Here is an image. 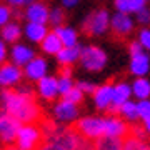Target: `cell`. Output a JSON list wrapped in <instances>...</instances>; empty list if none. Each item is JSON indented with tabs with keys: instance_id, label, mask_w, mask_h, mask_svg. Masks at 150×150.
<instances>
[{
	"instance_id": "38",
	"label": "cell",
	"mask_w": 150,
	"mask_h": 150,
	"mask_svg": "<svg viewBox=\"0 0 150 150\" xmlns=\"http://www.w3.org/2000/svg\"><path fill=\"white\" fill-rule=\"evenodd\" d=\"M130 54H132V57L142 54V43L140 42H132L130 43Z\"/></svg>"
},
{
	"instance_id": "34",
	"label": "cell",
	"mask_w": 150,
	"mask_h": 150,
	"mask_svg": "<svg viewBox=\"0 0 150 150\" xmlns=\"http://www.w3.org/2000/svg\"><path fill=\"white\" fill-rule=\"evenodd\" d=\"M10 15H12V10L8 8V7H5V5L0 7V25H4L5 22H8Z\"/></svg>"
},
{
	"instance_id": "42",
	"label": "cell",
	"mask_w": 150,
	"mask_h": 150,
	"mask_svg": "<svg viewBox=\"0 0 150 150\" xmlns=\"http://www.w3.org/2000/svg\"><path fill=\"white\" fill-rule=\"evenodd\" d=\"M75 4H77V0H64V5H67V7H72Z\"/></svg>"
},
{
	"instance_id": "25",
	"label": "cell",
	"mask_w": 150,
	"mask_h": 150,
	"mask_svg": "<svg viewBox=\"0 0 150 150\" xmlns=\"http://www.w3.org/2000/svg\"><path fill=\"white\" fill-rule=\"evenodd\" d=\"M55 32L59 33V37L62 38L64 47H75V43H77V33H75V30L65 28V27H59Z\"/></svg>"
},
{
	"instance_id": "32",
	"label": "cell",
	"mask_w": 150,
	"mask_h": 150,
	"mask_svg": "<svg viewBox=\"0 0 150 150\" xmlns=\"http://www.w3.org/2000/svg\"><path fill=\"white\" fill-rule=\"evenodd\" d=\"M77 150H95V142L82 135V140L79 144V147H77Z\"/></svg>"
},
{
	"instance_id": "6",
	"label": "cell",
	"mask_w": 150,
	"mask_h": 150,
	"mask_svg": "<svg viewBox=\"0 0 150 150\" xmlns=\"http://www.w3.org/2000/svg\"><path fill=\"white\" fill-rule=\"evenodd\" d=\"M20 129V120L12 117L10 113H0V140L4 142V145H10L13 140H17Z\"/></svg>"
},
{
	"instance_id": "37",
	"label": "cell",
	"mask_w": 150,
	"mask_h": 150,
	"mask_svg": "<svg viewBox=\"0 0 150 150\" xmlns=\"http://www.w3.org/2000/svg\"><path fill=\"white\" fill-rule=\"evenodd\" d=\"M77 87H79L82 92H90V93H93V92L98 88L97 85H93V83H87V82H79V83H77Z\"/></svg>"
},
{
	"instance_id": "13",
	"label": "cell",
	"mask_w": 150,
	"mask_h": 150,
	"mask_svg": "<svg viewBox=\"0 0 150 150\" xmlns=\"http://www.w3.org/2000/svg\"><path fill=\"white\" fill-rule=\"evenodd\" d=\"M45 72H47V62L42 59V57H35L27 64V69H25V77L30 79V80H40L45 77Z\"/></svg>"
},
{
	"instance_id": "23",
	"label": "cell",
	"mask_w": 150,
	"mask_h": 150,
	"mask_svg": "<svg viewBox=\"0 0 150 150\" xmlns=\"http://www.w3.org/2000/svg\"><path fill=\"white\" fill-rule=\"evenodd\" d=\"M129 97H130V87L127 83H118L117 87H113L112 103H115V105H123L125 102H129Z\"/></svg>"
},
{
	"instance_id": "36",
	"label": "cell",
	"mask_w": 150,
	"mask_h": 150,
	"mask_svg": "<svg viewBox=\"0 0 150 150\" xmlns=\"http://www.w3.org/2000/svg\"><path fill=\"white\" fill-rule=\"evenodd\" d=\"M140 43H142L145 48L150 50V30H142V32H140Z\"/></svg>"
},
{
	"instance_id": "39",
	"label": "cell",
	"mask_w": 150,
	"mask_h": 150,
	"mask_svg": "<svg viewBox=\"0 0 150 150\" xmlns=\"http://www.w3.org/2000/svg\"><path fill=\"white\" fill-rule=\"evenodd\" d=\"M40 150H64V149H60L59 145H55L54 142H45V144L40 147Z\"/></svg>"
},
{
	"instance_id": "5",
	"label": "cell",
	"mask_w": 150,
	"mask_h": 150,
	"mask_svg": "<svg viewBox=\"0 0 150 150\" xmlns=\"http://www.w3.org/2000/svg\"><path fill=\"white\" fill-rule=\"evenodd\" d=\"M80 62L82 65L85 67L87 70H92V72H98L105 67V62H107V55L102 48L98 47H85L82 48L80 54Z\"/></svg>"
},
{
	"instance_id": "3",
	"label": "cell",
	"mask_w": 150,
	"mask_h": 150,
	"mask_svg": "<svg viewBox=\"0 0 150 150\" xmlns=\"http://www.w3.org/2000/svg\"><path fill=\"white\" fill-rule=\"evenodd\" d=\"M80 140H82V135L72 125H69V127L59 125V130L55 132V135L48 142H54L55 145H59L60 149L64 150H77Z\"/></svg>"
},
{
	"instance_id": "12",
	"label": "cell",
	"mask_w": 150,
	"mask_h": 150,
	"mask_svg": "<svg viewBox=\"0 0 150 150\" xmlns=\"http://www.w3.org/2000/svg\"><path fill=\"white\" fill-rule=\"evenodd\" d=\"M27 17L30 22L35 23H42L45 25V22L50 20V13H48V7L42 2H33L27 8Z\"/></svg>"
},
{
	"instance_id": "15",
	"label": "cell",
	"mask_w": 150,
	"mask_h": 150,
	"mask_svg": "<svg viewBox=\"0 0 150 150\" xmlns=\"http://www.w3.org/2000/svg\"><path fill=\"white\" fill-rule=\"evenodd\" d=\"M42 48L47 52V54H52V55H57L64 48V42H62V38L59 37V33L52 30V32L47 33V37L43 38L42 42Z\"/></svg>"
},
{
	"instance_id": "11",
	"label": "cell",
	"mask_w": 150,
	"mask_h": 150,
	"mask_svg": "<svg viewBox=\"0 0 150 150\" xmlns=\"http://www.w3.org/2000/svg\"><path fill=\"white\" fill-rule=\"evenodd\" d=\"M55 118L57 120H62V122H69V120H74L77 115H79V105L72 102H67V100H60V103L55 107L54 110Z\"/></svg>"
},
{
	"instance_id": "44",
	"label": "cell",
	"mask_w": 150,
	"mask_h": 150,
	"mask_svg": "<svg viewBox=\"0 0 150 150\" xmlns=\"http://www.w3.org/2000/svg\"><path fill=\"white\" fill-rule=\"evenodd\" d=\"M0 150H18L17 147H13V145H4V149L0 147Z\"/></svg>"
},
{
	"instance_id": "4",
	"label": "cell",
	"mask_w": 150,
	"mask_h": 150,
	"mask_svg": "<svg viewBox=\"0 0 150 150\" xmlns=\"http://www.w3.org/2000/svg\"><path fill=\"white\" fill-rule=\"evenodd\" d=\"M108 27V13L105 10L93 12L85 18V22L82 23L80 30L83 32L85 37H93L97 33H103Z\"/></svg>"
},
{
	"instance_id": "30",
	"label": "cell",
	"mask_w": 150,
	"mask_h": 150,
	"mask_svg": "<svg viewBox=\"0 0 150 150\" xmlns=\"http://www.w3.org/2000/svg\"><path fill=\"white\" fill-rule=\"evenodd\" d=\"M70 88H74L72 79H69V77H60V79H59V92H60V93L64 95V93H67Z\"/></svg>"
},
{
	"instance_id": "41",
	"label": "cell",
	"mask_w": 150,
	"mask_h": 150,
	"mask_svg": "<svg viewBox=\"0 0 150 150\" xmlns=\"http://www.w3.org/2000/svg\"><path fill=\"white\" fill-rule=\"evenodd\" d=\"M8 4H12V5H23V4H30V2H33V0H7Z\"/></svg>"
},
{
	"instance_id": "7",
	"label": "cell",
	"mask_w": 150,
	"mask_h": 150,
	"mask_svg": "<svg viewBox=\"0 0 150 150\" xmlns=\"http://www.w3.org/2000/svg\"><path fill=\"white\" fill-rule=\"evenodd\" d=\"M132 20L129 18L127 13H122V12H118L117 15H113L112 18V35H113V40H117V42H123L127 35L132 32Z\"/></svg>"
},
{
	"instance_id": "8",
	"label": "cell",
	"mask_w": 150,
	"mask_h": 150,
	"mask_svg": "<svg viewBox=\"0 0 150 150\" xmlns=\"http://www.w3.org/2000/svg\"><path fill=\"white\" fill-rule=\"evenodd\" d=\"M22 69L12 62H2L0 64V87L15 85L22 80Z\"/></svg>"
},
{
	"instance_id": "31",
	"label": "cell",
	"mask_w": 150,
	"mask_h": 150,
	"mask_svg": "<svg viewBox=\"0 0 150 150\" xmlns=\"http://www.w3.org/2000/svg\"><path fill=\"white\" fill-rule=\"evenodd\" d=\"M139 115L140 118H149L150 117V102L149 100H142V102L139 103Z\"/></svg>"
},
{
	"instance_id": "22",
	"label": "cell",
	"mask_w": 150,
	"mask_h": 150,
	"mask_svg": "<svg viewBox=\"0 0 150 150\" xmlns=\"http://www.w3.org/2000/svg\"><path fill=\"white\" fill-rule=\"evenodd\" d=\"M123 150H150L149 142H144L142 139L129 134L123 139Z\"/></svg>"
},
{
	"instance_id": "24",
	"label": "cell",
	"mask_w": 150,
	"mask_h": 150,
	"mask_svg": "<svg viewBox=\"0 0 150 150\" xmlns=\"http://www.w3.org/2000/svg\"><path fill=\"white\" fill-rule=\"evenodd\" d=\"M2 37L7 42H12V43L17 42L20 38V27L17 23H5L4 28H2Z\"/></svg>"
},
{
	"instance_id": "20",
	"label": "cell",
	"mask_w": 150,
	"mask_h": 150,
	"mask_svg": "<svg viewBox=\"0 0 150 150\" xmlns=\"http://www.w3.org/2000/svg\"><path fill=\"white\" fill-rule=\"evenodd\" d=\"M115 5L122 13H130V12H139L145 7V0H115Z\"/></svg>"
},
{
	"instance_id": "17",
	"label": "cell",
	"mask_w": 150,
	"mask_h": 150,
	"mask_svg": "<svg viewBox=\"0 0 150 150\" xmlns=\"http://www.w3.org/2000/svg\"><path fill=\"white\" fill-rule=\"evenodd\" d=\"M82 54V48L80 47H64L57 54V59H59L60 64H74L77 59H80Z\"/></svg>"
},
{
	"instance_id": "27",
	"label": "cell",
	"mask_w": 150,
	"mask_h": 150,
	"mask_svg": "<svg viewBox=\"0 0 150 150\" xmlns=\"http://www.w3.org/2000/svg\"><path fill=\"white\" fill-rule=\"evenodd\" d=\"M120 115L125 118H129V120H132V122H135V120H139L140 115H139V105H135L134 102H125L120 107Z\"/></svg>"
},
{
	"instance_id": "33",
	"label": "cell",
	"mask_w": 150,
	"mask_h": 150,
	"mask_svg": "<svg viewBox=\"0 0 150 150\" xmlns=\"http://www.w3.org/2000/svg\"><path fill=\"white\" fill-rule=\"evenodd\" d=\"M137 20H139L140 23H147V22H150V8H147V7L140 8V10L137 12Z\"/></svg>"
},
{
	"instance_id": "29",
	"label": "cell",
	"mask_w": 150,
	"mask_h": 150,
	"mask_svg": "<svg viewBox=\"0 0 150 150\" xmlns=\"http://www.w3.org/2000/svg\"><path fill=\"white\" fill-rule=\"evenodd\" d=\"M50 22H52V25H62L65 22V12L62 8H55L52 13H50Z\"/></svg>"
},
{
	"instance_id": "1",
	"label": "cell",
	"mask_w": 150,
	"mask_h": 150,
	"mask_svg": "<svg viewBox=\"0 0 150 150\" xmlns=\"http://www.w3.org/2000/svg\"><path fill=\"white\" fill-rule=\"evenodd\" d=\"M45 144L43 134L37 123L23 125L17 137V149L18 150H40V147Z\"/></svg>"
},
{
	"instance_id": "14",
	"label": "cell",
	"mask_w": 150,
	"mask_h": 150,
	"mask_svg": "<svg viewBox=\"0 0 150 150\" xmlns=\"http://www.w3.org/2000/svg\"><path fill=\"white\" fill-rule=\"evenodd\" d=\"M38 92H40V95L48 100V102H52L55 97H57V92H59V80L54 79V77H43L38 80Z\"/></svg>"
},
{
	"instance_id": "16",
	"label": "cell",
	"mask_w": 150,
	"mask_h": 150,
	"mask_svg": "<svg viewBox=\"0 0 150 150\" xmlns=\"http://www.w3.org/2000/svg\"><path fill=\"white\" fill-rule=\"evenodd\" d=\"M93 142H95V150H123V139L120 137L103 135Z\"/></svg>"
},
{
	"instance_id": "28",
	"label": "cell",
	"mask_w": 150,
	"mask_h": 150,
	"mask_svg": "<svg viewBox=\"0 0 150 150\" xmlns=\"http://www.w3.org/2000/svg\"><path fill=\"white\" fill-rule=\"evenodd\" d=\"M64 100H67V102H72V103H77V105H80L82 100H83V92L79 88V87H74V88H70L67 93H64V97H62Z\"/></svg>"
},
{
	"instance_id": "40",
	"label": "cell",
	"mask_w": 150,
	"mask_h": 150,
	"mask_svg": "<svg viewBox=\"0 0 150 150\" xmlns=\"http://www.w3.org/2000/svg\"><path fill=\"white\" fill-rule=\"evenodd\" d=\"M5 55H7L5 45H4V42H0V64H2V62H5Z\"/></svg>"
},
{
	"instance_id": "9",
	"label": "cell",
	"mask_w": 150,
	"mask_h": 150,
	"mask_svg": "<svg viewBox=\"0 0 150 150\" xmlns=\"http://www.w3.org/2000/svg\"><path fill=\"white\" fill-rule=\"evenodd\" d=\"M130 134V123L123 122L120 117H105V135L125 139Z\"/></svg>"
},
{
	"instance_id": "43",
	"label": "cell",
	"mask_w": 150,
	"mask_h": 150,
	"mask_svg": "<svg viewBox=\"0 0 150 150\" xmlns=\"http://www.w3.org/2000/svg\"><path fill=\"white\" fill-rule=\"evenodd\" d=\"M144 123H145V129H147V132L150 134V117H149V118H145Z\"/></svg>"
},
{
	"instance_id": "35",
	"label": "cell",
	"mask_w": 150,
	"mask_h": 150,
	"mask_svg": "<svg viewBox=\"0 0 150 150\" xmlns=\"http://www.w3.org/2000/svg\"><path fill=\"white\" fill-rule=\"evenodd\" d=\"M59 75L60 77H69L70 79V75H72V64H60Z\"/></svg>"
},
{
	"instance_id": "2",
	"label": "cell",
	"mask_w": 150,
	"mask_h": 150,
	"mask_svg": "<svg viewBox=\"0 0 150 150\" xmlns=\"http://www.w3.org/2000/svg\"><path fill=\"white\" fill-rule=\"evenodd\" d=\"M77 132L90 140H97L105 135V118L95 117H83L77 122L70 123Z\"/></svg>"
},
{
	"instance_id": "21",
	"label": "cell",
	"mask_w": 150,
	"mask_h": 150,
	"mask_svg": "<svg viewBox=\"0 0 150 150\" xmlns=\"http://www.w3.org/2000/svg\"><path fill=\"white\" fill-rule=\"evenodd\" d=\"M47 28H45V25H42V23H35V22H30L27 25V35L28 38H32L33 42H43V38L47 37Z\"/></svg>"
},
{
	"instance_id": "18",
	"label": "cell",
	"mask_w": 150,
	"mask_h": 150,
	"mask_svg": "<svg viewBox=\"0 0 150 150\" xmlns=\"http://www.w3.org/2000/svg\"><path fill=\"white\" fill-rule=\"evenodd\" d=\"M33 54L23 45H15L12 50V62L15 65H25L32 60Z\"/></svg>"
},
{
	"instance_id": "10",
	"label": "cell",
	"mask_w": 150,
	"mask_h": 150,
	"mask_svg": "<svg viewBox=\"0 0 150 150\" xmlns=\"http://www.w3.org/2000/svg\"><path fill=\"white\" fill-rule=\"evenodd\" d=\"M113 80H108L105 85L98 87L95 92H93V102H95V107L98 110H105V108L112 103L113 100V87H112Z\"/></svg>"
},
{
	"instance_id": "26",
	"label": "cell",
	"mask_w": 150,
	"mask_h": 150,
	"mask_svg": "<svg viewBox=\"0 0 150 150\" xmlns=\"http://www.w3.org/2000/svg\"><path fill=\"white\" fill-rule=\"evenodd\" d=\"M134 93L139 97V98L145 100V98L150 95V82L145 80L144 77H139L134 83Z\"/></svg>"
},
{
	"instance_id": "19",
	"label": "cell",
	"mask_w": 150,
	"mask_h": 150,
	"mask_svg": "<svg viewBox=\"0 0 150 150\" xmlns=\"http://www.w3.org/2000/svg\"><path fill=\"white\" fill-rule=\"evenodd\" d=\"M130 70L134 75H145L149 72V57L145 54H139L132 57V64H130Z\"/></svg>"
}]
</instances>
